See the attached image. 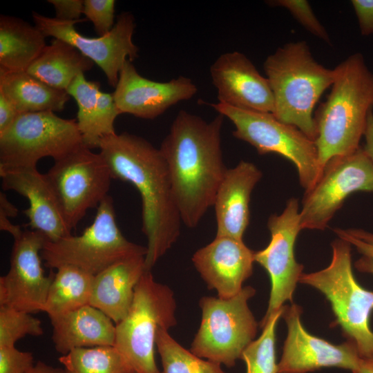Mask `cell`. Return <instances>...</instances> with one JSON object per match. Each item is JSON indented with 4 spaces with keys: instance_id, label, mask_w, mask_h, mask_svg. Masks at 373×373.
I'll return each instance as SVG.
<instances>
[{
    "instance_id": "1",
    "label": "cell",
    "mask_w": 373,
    "mask_h": 373,
    "mask_svg": "<svg viewBox=\"0 0 373 373\" xmlns=\"http://www.w3.org/2000/svg\"><path fill=\"white\" fill-rule=\"evenodd\" d=\"M99 149L113 178L131 183L140 193L145 267L151 271L178 239L182 222L166 162L160 149L126 132L104 137Z\"/></svg>"
},
{
    "instance_id": "2",
    "label": "cell",
    "mask_w": 373,
    "mask_h": 373,
    "mask_svg": "<svg viewBox=\"0 0 373 373\" xmlns=\"http://www.w3.org/2000/svg\"><path fill=\"white\" fill-rule=\"evenodd\" d=\"M224 118L218 114L208 122L182 110L160 148L182 222L189 228L197 227L213 206L227 170L221 146Z\"/></svg>"
},
{
    "instance_id": "3",
    "label": "cell",
    "mask_w": 373,
    "mask_h": 373,
    "mask_svg": "<svg viewBox=\"0 0 373 373\" xmlns=\"http://www.w3.org/2000/svg\"><path fill=\"white\" fill-rule=\"evenodd\" d=\"M331 92L314 117L320 166L360 148L369 113L373 111V73L356 52L335 68Z\"/></svg>"
},
{
    "instance_id": "4",
    "label": "cell",
    "mask_w": 373,
    "mask_h": 373,
    "mask_svg": "<svg viewBox=\"0 0 373 373\" xmlns=\"http://www.w3.org/2000/svg\"><path fill=\"white\" fill-rule=\"evenodd\" d=\"M263 68L274 97L272 114L314 141V108L323 92L332 86L335 68H325L316 61L305 41H291L278 48L266 58Z\"/></svg>"
},
{
    "instance_id": "5",
    "label": "cell",
    "mask_w": 373,
    "mask_h": 373,
    "mask_svg": "<svg viewBox=\"0 0 373 373\" xmlns=\"http://www.w3.org/2000/svg\"><path fill=\"white\" fill-rule=\"evenodd\" d=\"M329 265L318 271L303 273L299 282L322 292L329 301L347 340L356 346L361 358H373V291L363 288L356 280L351 258L352 245L338 238L332 244Z\"/></svg>"
},
{
    "instance_id": "6",
    "label": "cell",
    "mask_w": 373,
    "mask_h": 373,
    "mask_svg": "<svg viewBox=\"0 0 373 373\" xmlns=\"http://www.w3.org/2000/svg\"><path fill=\"white\" fill-rule=\"evenodd\" d=\"M176 309L171 289L146 270L126 316L115 324L114 346L134 373H160L155 357L157 334L160 328L176 325Z\"/></svg>"
},
{
    "instance_id": "7",
    "label": "cell",
    "mask_w": 373,
    "mask_h": 373,
    "mask_svg": "<svg viewBox=\"0 0 373 373\" xmlns=\"http://www.w3.org/2000/svg\"><path fill=\"white\" fill-rule=\"evenodd\" d=\"M146 254V247L128 240L117 227L113 200L106 196L97 208L93 222L79 236L46 240L41 259L50 269L72 266L95 276L125 258Z\"/></svg>"
},
{
    "instance_id": "8",
    "label": "cell",
    "mask_w": 373,
    "mask_h": 373,
    "mask_svg": "<svg viewBox=\"0 0 373 373\" xmlns=\"http://www.w3.org/2000/svg\"><path fill=\"white\" fill-rule=\"evenodd\" d=\"M255 294L254 287L246 286L229 298L202 297L200 324L190 351L221 365L234 366L257 333L258 323L248 304Z\"/></svg>"
},
{
    "instance_id": "9",
    "label": "cell",
    "mask_w": 373,
    "mask_h": 373,
    "mask_svg": "<svg viewBox=\"0 0 373 373\" xmlns=\"http://www.w3.org/2000/svg\"><path fill=\"white\" fill-rule=\"evenodd\" d=\"M83 145L76 119L52 111L21 113L0 133V172L37 168L44 157L57 161Z\"/></svg>"
},
{
    "instance_id": "10",
    "label": "cell",
    "mask_w": 373,
    "mask_h": 373,
    "mask_svg": "<svg viewBox=\"0 0 373 373\" xmlns=\"http://www.w3.org/2000/svg\"><path fill=\"white\" fill-rule=\"evenodd\" d=\"M218 114L228 118L233 135L254 146L260 155L278 154L296 166L305 191L316 184L322 174L314 141L294 126L278 120L271 113L234 108L220 102L209 103Z\"/></svg>"
},
{
    "instance_id": "11",
    "label": "cell",
    "mask_w": 373,
    "mask_h": 373,
    "mask_svg": "<svg viewBox=\"0 0 373 373\" xmlns=\"http://www.w3.org/2000/svg\"><path fill=\"white\" fill-rule=\"evenodd\" d=\"M73 229L108 196L113 176L100 153L84 145L55 161L45 173Z\"/></svg>"
},
{
    "instance_id": "12",
    "label": "cell",
    "mask_w": 373,
    "mask_h": 373,
    "mask_svg": "<svg viewBox=\"0 0 373 373\" xmlns=\"http://www.w3.org/2000/svg\"><path fill=\"white\" fill-rule=\"evenodd\" d=\"M358 191L373 193V162L363 146L329 160L314 187L305 191L300 209L302 229L324 230L345 199Z\"/></svg>"
},
{
    "instance_id": "13",
    "label": "cell",
    "mask_w": 373,
    "mask_h": 373,
    "mask_svg": "<svg viewBox=\"0 0 373 373\" xmlns=\"http://www.w3.org/2000/svg\"><path fill=\"white\" fill-rule=\"evenodd\" d=\"M267 227L271 233L269 243L254 252L255 262L267 271L271 281L268 307L260 322L261 327L285 302L292 301L296 284L303 273L304 267L294 255L295 242L302 230L298 200L289 198L280 214L270 216Z\"/></svg>"
},
{
    "instance_id": "14",
    "label": "cell",
    "mask_w": 373,
    "mask_h": 373,
    "mask_svg": "<svg viewBox=\"0 0 373 373\" xmlns=\"http://www.w3.org/2000/svg\"><path fill=\"white\" fill-rule=\"evenodd\" d=\"M35 26L46 37L61 39L91 59L104 73L109 84L116 87L119 75L127 60L138 57V48L133 42L135 18L128 12L117 16L112 30L106 35L88 37L75 28L76 23L84 20L61 21L32 12Z\"/></svg>"
},
{
    "instance_id": "15",
    "label": "cell",
    "mask_w": 373,
    "mask_h": 373,
    "mask_svg": "<svg viewBox=\"0 0 373 373\" xmlns=\"http://www.w3.org/2000/svg\"><path fill=\"white\" fill-rule=\"evenodd\" d=\"M47 240L38 231L25 230L14 239L8 273L0 277V306L28 313L44 312L54 272L46 276L41 251Z\"/></svg>"
},
{
    "instance_id": "16",
    "label": "cell",
    "mask_w": 373,
    "mask_h": 373,
    "mask_svg": "<svg viewBox=\"0 0 373 373\" xmlns=\"http://www.w3.org/2000/svg\"><path fill=\"white\" fill-rule=\"evenodd\" d=\"M302 309L296 304L284 305L282 315L287 334L278 373H308L323 367L354 371L358 365L356 345L351 341L334 345L309 333L300 320Z\"/></svg>"
},
{
    "instance_id": "17",
    "label": "cell",
    "mask_w": 373,
    "mask_h": 373,
    "mask_svg": "<svg viewBox=\"0 0 373 373\" xmlns=\"http://www.w3.org/2000/svg\"><path fill=\"white\" fill-rule=\"evenodd\" d=\"M197 93L196 85L189 77L179 76L166 82H155L142 77L131 61L127 60L112 94L122 114L153 119L171 106L192 98Z\"/></svg>"
},
{
    "instance_id": "18",
    "label": "cell",
    "mask_w": 373,
    "mask_h": 373,
    "mask_svg": "<svg viewBox=\"0 0 373 373\" xmlns=\"http://www.w3.org/2000/svg\"><path fill=\"white\" fill-rule=\"evenodd\" d=\"M220 103L243 110L271 113L274 97L269 82L243 53L220 55L210 68Z\"/></svg>"
},
{
    "instance_id": "19",
    "label": "cell",
    "mask_w": 373,
    "mask_h": 373,
    "mask_svg": "<svg viewBox=\"0 0 373 373\" xmlns=\"http://www.w3.org/2000/svg\"><path fill=\"white\" fill-rule=\"evenodd\" d=\"M191 260L207 287L222 298H231L242 290L255 262L254 251L243 240L218 236L198 249Z\"/></svg>"
},
{
    "instance_id": "20",
    "label": "cell",
    "mask_w": 373,
    "mask_h": 373,
    "mask_svg": "<svg viewBox=\"0 0 373 373\" xmlns=\"http://www.w3.org/2000/svg\"><path fill=\"white\" fill-rule=\"evenodd\" d=\"M4 191H13L27 198L24 214L30 229L43 233L49 241L71 235L58 199L45 174L37 168L0 172Z\"/></svg>"
},
{
    "instance_id": "21",
    "label": "cell",
    "mask_w": 373,
    "mask_h": 373,
    "mask_svg": "<svg viewBox=\"0 0 373 373\" xmlns=\"http://www.w3.org/2000/svg\"><path fill=\"white\" fill-rule=\"evenodd\" d=\"M262 176L254 164L244 160L227 169L213 204L216 236L242 240L249 223L251 194Z\"/></svg>"
},
{
    "instance_id": "22",
    "label": "cell",
    "mask_w": 373,
    "mask_h": 373,
    "mask_svg": "<svg viewBox=\"0 0 373 373\" xmlns=\"http://www.w3.org/2000/svg\"><path fill=\"white\" fill-rule=\"evenodd\" d=\"M146 270L143 256L130 257L111 265L94 276L90 305L117 324L126 316L135 287Z\"/></svg>"
},
{
    "instance_id": "23",
    "label": "cell",
    "mask_w": 373,
    "mask_h": 373,
    "mask_svg": "<svg viewBox=\"0 0 373 373\" xmlns=\"http://www.w3.org/2000/svg\"><path fill=\"white\" fill-rule=\"evenodd\" d=\"M50 319L52 340L61 355L77 348L115 345V323L90 305Z\"/></svg>"
},
{
    "instance_id": "24",
    "label": "cell",
    "mask_w": 373,
    "mask_h": 373,
    "mask_svg": "<svg viewBox=\"0 0 373 373\" xmlns=\"http://www.w3.org/2000/svg\"><path fill=\"white\" fill-rule=\"evenodd\" d=\"M0 93L19 114L41 111H61L70 96L66 90L54 88L26 71L0 68Z\"/></svg>"
},
{
    "instance_id": "25",
    "label": "cell",
    "mask_w": 373,
    "mask_h": 373,
    "mask_svg": "<svg viewBox=\"0 0 373 373\" xmlns=\"http://www.w3.org/2000/svg\"><path fill=\"white\" fill-rule=\"evenodd\" d=\"M93 64L70 44L55 39L26 72L54 88L66 90L77 76L90 70Z\"/></svg>"
},
{
    "instance_id": "26",
    "label": "cell",
    "mask_w": 373,
    "mask_h": 373,
    "mask_svg": "<svg viewBox=\"0 0 373 373\" xmlns=\"http://www.w3.org/2000/svg\"><path fill=\"white\" fill-rule=\"evenodd\" d=\"M46 46L45 36L21 19L0 16V68L26 71Z\"/></svg>"
},
{
    "instance_id": "27",
    "label": "cell",
    "mask_w": 373,
    "mask_h": 373,
    "mask_svg": "<svg viewBox=\"0 0 373 373\" xmlns=\"http://www.w3.org/2000/svg\"><path fill=\"white\" fill-rule=\"evenodd\" d=\"M94 276L72 266L57 269L44 312L50 318L90 305Z\"/></svg>"
},
{
    "instance_id": "28",
    "label": "cell",
    "mask_w": 373,
    "mask_h": 373,
    "mask_svg": "<svg viewBox=\"0 0 373 373\" xmlns=\"http://www.w3.org/2000/svg\"><path fill=\"white\" fill-rule=\"evenodd\" d=\"M59 361L66 373H134L114 345L74 349Z\"/></svg>"
},
{
    "instance_id": "29",
    "label": "cell",
    "mask_w": 373,
    "mask_h": 373,
    "mask_svg": "<svg viewBox=\"0 0 373 373\" xmlns=\"http://www.w3.org/2000/svg\"><path fill=\"white\" fill-rule=\"evenodd\" d=\"M155 343L162 363L160 373H227L220 364L184 348L167 329H159Z\"/></svg>"
},
{
    "instance_id": "30",
    "label": "cell",
    "mask_w": 373,
    "mask_h": 373,
    "mask_svg": "<svg viewBox=\"0 0 373 373\" xmlns=\"http://www.w3.org/2000/svg\"><path fill=\"white\" fill-rule=\"evenodd\" d=\"M284 306L275 312L263 325L260 336L243 351L240 359L246 365V373H278L276 357V330Z\"/></svg>"
},
{
    "instance_id": "31",
    "label": "cell",
    "mask_w": 373,
    "mask_h": 373,
    "mask_svg": "<svg viewBox=\"0 0 373 373\" xmlns=\"http://www.w3.org/2000/svg\"><path fill=\"white\" fill-rule=\"evenodd\" d=\"M66 91L77 102V121L84 145L90 149L97 148L94 140V128L100 91L99 84L87 80L84 73H82L75 78Z\"/></svg>"
},
{
    "instance_id": "32",
    "label": "cell",
    "mask_w": 373,
    "mask_h": 373,
    "mask_svg": "<svg viewBox=\"0 0 373 373\" xmlns=\"http://www.w3.org/2000/svg\"><path fill=\"white\" fill-rule=\"evenodd\" d=\"M44 333L41 322L31 313L7 306H0V347H13L26 336Z\"/></svg>"
},
{
    "instance_id": "33",
    "label": "cell",
    "mask_w": 373,
    "mask_h": 373,
    "mask_svg": "<svg viewBox=\"0 0 373 373\" xmlns=\"http://www.w3.org/2000/svg\"><path fill=\"white\" fill-rule=\"evenodd\" d=\"M271 6L283 7L308 32L321 40L330 44L329 36L313 12L306 0H274L267 1Z\"/></svg>"
},
{
    "instance_id": "34",
    "label": "cell",
    "mask_w": 373,
    "mask_h": 373,
    "mask_svg": "<svg viewBox=\"0 0 373 373\" xmlns=\"http://www.w3.org/2000/svg\"><path fill=\"white\" fill-rule=\"evenodd\" d=\"M338 238H343L354 245L361 254L355 262L356 269L373 275V233L362 229H335Z\"/></svg>"
},
{
    "instance_id": "35",
    "label": "cell",
    "mask_w": 373,
    "mask_h": 373,
    "mask_svg": "<svg viewBox=\"0 0 373 373\" xmlns=\"http://www.w3.org/2000/svg\"><path fill=\"white\" fill-rule=\"evenodd\" d=\"M120 114L122 113L115 102L113 94L100 90L94 128V140L97 148L99 149L100 141L104 137L116 133L114 123Z\"/></svg>"
},
{
    "instance_id": "36",
    "label": "cell",
    "mask_w": 373,
    "mask_h": 373,
    "mask_svg": "<svg viewBox=\"0 0 373 373\" xmlns=\"http://www.w3.org/2000/svg\"><path fill=\"white\" fill-rule=\"evenodd\" d=\"M114 0H84V12L99 37L108 34L114 26Z\"/></svg>"
},
{
    "instance_id": "37",
    "label": "cell",
    "mask_w": 373,
    "mask_h": 373,
    "mask_svg": "<svg viewBox=\"0 0 373 373\" xmlns=\"http://www.w3.org/2000/svg\"><path fill=\"white\" fill-rule=\"evenodd\" d=\"M33 355L15 346L0 347V373H27L34 366Z\"/></svg>"
},
{
    "instance_id": "38",
    "label": "cell",
    "mask_w": 373,
    "mask_h": 373,
    "mask_svg": "<svg viewBox=\"0 0 373 373\" xmlns=\"http://www.w3.org/2000/svg\"><path fill=\"white\" fill-rule=\"evenodd\" d=\"M18 214L17 208L8 199L6 194L0 192V230L8 232L14 239L18 238L23 231L21 226L12 224L10 218Z\"/></svg>"
},
{
    "instance_id": "39",
    "label": "cell",
    "mask_w": 373,
    "mask_h": 373,
    "mask_svg": "<svg viewBox=\"0 0 373 373\" xmlns=\"http://www.w3.org/2000/svg\"><path fill=\"white\" fill-rule=\"evenodd\" d=\"M357 17L358 27L363 36L373 35V0H352Z\"/></svg>"
},
{
    "instance_id": "40",
    "label": "cell",
    "mask_w": 373,
    "mask_h": 373,
    "mask_svg": "<svg viewBox=\"0 0 373 373\" xmlns=\"http://www.w3.org/2000/svg\"><path fill=\"white\" fill-rule=\"evenodd\" d=\"M55 10V18L61 21H77L84 12L82 0H48Z\"/></svg>"
},
{
    "instance_id": "41",
    "label": "cell",
    "mask_w": 373,
    "mask_h": 373,
    "mask_svg": "<svg viewBox=\"0 0 373 373\" xmlns=\"http://www.w3.org/2000/svg\"><path fill=\"white\" fill-rule=\"evenodd\" d=\"M19 115L15 106L0 93V133L8 128Z\"/></svg>"
},
{
    "instance_id": "42",
    "label": "cell",
    "mask_w": 373,
    "mask_h": 373,
    "mask_svg": "<svg viewBox=\"0 0 373 373\" xmlns=\"http://www.w3.org/2000/svg\"><path fill=\"white\" fill-rule=\"evenodd\" d=\"M363 136L365 143L363 149L373 162V111L368 115Z\"/></svg>"
},
{
    "instance_id": "43",
    "label": "cell",
    "mask_w": 373,
    "mask_h": 373,
    "mask_svg": "<svg viewBox=\"0 0 373 373\" xmlns=\"http://www.w3.org/2000/svg\"><path fill=\"white\" fill-rule=\"evenodd\" d=\"M27 373H66L64 368L50 365L39 361Z\"/></svg>"
},
{
    "instance_id": "44",
    "label": "cell",
    "mask_w": 373,
    "mask_h": 373,
    "mask_svg": "<svg viewBox=\"0 0 373 373\" xmlns=\"http://www.w3.org/2000/svg\"><path fill=\"white\" fill-rule=\"evenodd\" d=\"M352 373H373V358H361L358 365Z\"/></svg>"
}]
</instances>
